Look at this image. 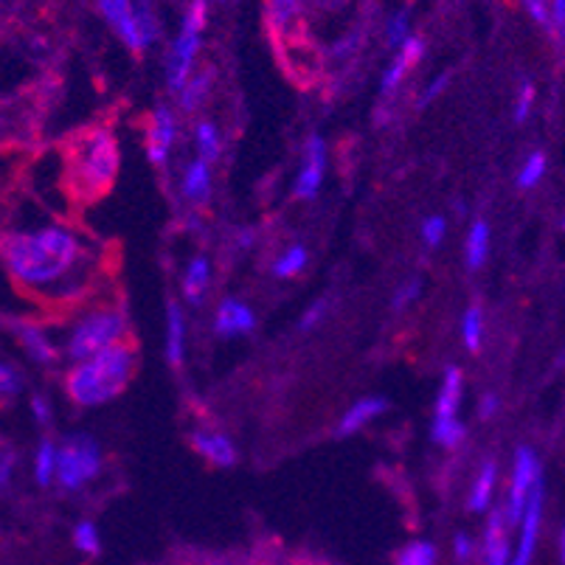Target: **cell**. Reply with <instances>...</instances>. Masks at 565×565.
Returning a JSON list of instances; mask_svg holds the SVG:
<instances>
[{
    "instance_id": "obj_25",
    "label": "cell",
    "mask_w": 565,
    "mask_h": 565,
    "mask_svg": "<svg viewBox=\"0 0 565 565\" xmlns=\"http://www.w3.org/2000/svg\"><path fill=\"white\" fill-rule=\"evenodd\" d=\"M212 79H214V71H200V74H194L192 79L186 82V87L181 90V107L183 110L192 113L194 107H200L205 102V96H209V90H212Z\"/></svg>"
},
{
    "instance_id": "obj_15",
    "label": "cell",
    "mask_w": 565,
    "mask_h": 565,
    "mask_svg": "<svg viewBox=\"0 0 565 565\" xmlns=\"http://www.w3.org/2000/svg\"><path fill=\"white\" fill-rule=\"evenodd\" d=\"M192 448L198 450L205 461H212V465H217V467H234V461H236L234 441L223 434L198 430V434H192Z\"/></svg>"
},
{
    "instance_id": "obj_17",
    "label": "cell",
    "mask_w": 565,
    "mask_h": 565,
    "mask_svg": "<svg viewBox=\"0 0 565 565\" xmlns=\"http://www.w3.org/2000/svg\"><path fill=\"white\" fill-rule=\"evenodd\" d=\"M186 354V318L181 305L169 301L167 307V361L172 366H181Z\"/></svg>"
},
{
    "instance_id": "obj_4",
    "label": "cell",
    "mask_w": 565,
    "mask_h": 565,
    "mask_svg": "<svg viewBox=\"0 0 565 565\" xmlns=\"http://www.w3.org/2000/svg\"><path fill=\"white\" fill-rule=\"evenodd\" d=\"M127 338V316L118 305H96L90 310H82L74 318L65 335L63 352L68 361L82 363L105 349L125 343Z\"/></svg>"
},
{
    "instance_id": "obj_39",
    "label": "cell",
    "mask_w": 565,
    "mask_h": 565,
    "mask_svg": "<svg viewBox=\"0 0 565 565\" xmlns=\"http://www.w3.org/2000/svg\"><path fill=\"white\" fill-rule=\"evenodd\" d=\"M534 96H537V90H534L532 82H523L515 99V121H526L534 107Z\"/></svg>"
},
{
    "instance_id": "obj_7",
    "label": "cell",
    "mask_w": 565,
    "mask_h": 565,
    "mask_svg": "<svg viewBox=\"0 0 565 565\" xmlns=\"http://www.w3.org/2000/svg\"><path fill=\"white\" fill-rule=\"evenodd\" d=\"M537 484H543L537 454L532 448H518L515 461H512L510 498H507V518H510V523H521L529 498L537 490Z\"/></svg>"
},
{
    "instance_id": "obj_44",
    "label": "cell",
    "mask_w": 565,
    "mask_h": 565,
    "mask_svg": "<svg viewBox=\"0 0 565 565\" xmlns=\"http://www.w3.org/2000/svg\"><path fill=\"white\" fill-rule=\"evenodd\" d=\"M552 32L557 40H565V0H552Z\"/></svg>"
},
{
    "instance_id": "obj_38",
    "label": "cell",
    "mask_w": 565,
    "mask_h": 565,
    "mask_svg": "<svg viewBox=\"0 0 565 565\" xmlns=\"http://www.w3.org/2000/svg\"><path fill=\"white\" fill-rule=\"evenodd\" d=\"M419 292H423V285H419V279H408L405 285H399V290L394 292V310H405V307L414 305L416 299H419Z\"/></svg>"
},
{
    "instance_id": "obj_20",
    "label": "cell",
    "mask_w": 565,
    "mask_h": 565,
    "mask_svg": "<svg viewBox=\"0 0 565 565\" xmlns=\"http://www.w3.org/2000/svg\"><path fill=\"white\" fill-rule=\"evenodd\" d=\"M461 394H465V377L456 366H450L441 380L439 399H436V416H456L461 405Z\"/></svg>"
},
{
    "instance_id": "obj_48",
    "label": "cell",
    "mask_w": 565,
    "mask_h": 565,
    "mask_svg": "<svg viewBox=\"0 0 565 565\" xmlns=\"http://www.w3.org/2000/svg\"><path fill=\"white\" fill-rule=\"evenodd\" d=\"M354 45H358V40H354V38L341 40V43L332 45V56H338V60H347V56L354 51Z\"/></svg>"
},
{
    "instance_id": "obj_3",
    "label": "cell",
    "mask_w": 565,
    "mask_h": 565,
    "mask_svg": "<svg viewBox=\"0 0 565 565\" xmlns=\"http://www.w3.org/2000/svg\"><path fill=\"white\" fill-rule=\"evenodd\" d=\"M118 172L116 138L107 130H90L71 150V183L79 198H99Z\"/></svg>"
},
{
    "instance_id": "obj_22",
    "label": "cell",
    "mask_w": 565,
    "mask_h": 565,
    "mask_svg": "<svg viewBox=\"0 0 565 565\" xmlns=\"http://www.w3.org/2000/svg\"><path fill=\"white\" fill-rule=\"evenodd\" d=\"M267 18L276 34L290 38L292 25L301 18V0H267Z\"/></svg>"
},
{
    "instance_id": "obj_6",
    "label": "cell",
    "mask_w": 565,
    "mask_h": 565,
    "mask_svg": "<svg viewBox=\"0 0 565 565\" xmlns=\"http://www.w3.org/2000/svg\"><path fill=\"white\" fill-rule=\"evenodd\" d=\"M102 470V450L90 436H71L60 448V470L56 481L65 490H82L87 481H94Z\"/></svg>"
},
{
    "instance_id": "obj_12",
    "label": "cell",
    "mask_w": 565,
    "mask_h": 565,
    "mask_svg": "<svg viewBox=\"0 0 565 565\" xmlns=\"http://www.w3.org/2000/svg\"><path fill=\"white\" fill-rule=\"evenodd\" d=\"M256 316L245 301L239 299H225L220 301L217 316H214V332L220 338H239L254 332Z\"/></svg>"
},
{
    "instance_id": "obj_26",
    "label": "cell",
    "mask_w": 565,
    "mask_h": 565,
    "mask_svg": "<svg viewBox=\"0 0 565 565\" xmlns=\"http://www.w3.org/2000/svg\"><path fill=\"white\" fill-rule=\"evenodd\" d=\"M430 436H434V441L445 445V448H459L461 439L467 436V428L461 425L459 416H436Z\"/></svg>"
},
{
    "instance_id": "obj_37",
    "label": "cell",
    "mask_w": 565,
    "mask_h": 565,
    "mask_svg": "<svg viewBox=\"0 0 565 565\" xmlns=\"http://www.w3.org/2000/svg\"><path fill=\"white\" fill-rule=\"evenodd\" d=\"M23 388V377H20V369H14L12 363H3L0 366V392H3V397H14V394Z\"/></svg>"
},
{
    "instance_id": "obj_21",
    "label": "cell",
    "mask_w": 565,
    "mask_h": 565,
    "mask_svg": "<svg viewBox=\"0 0 565 565\" xmlns=\"http://www.w3.org/2000/svg\"><path fill=\"white\" fill-rule=\"evenodd\" d=\"M487 254H490V223H487V220H476V223L470 225V231H467V267H470V270H479V267L484 265Z\"/></svg>"
},
{
    "instance_id": "obj_24",
    "label": "cell",
    "mask_w": 565,
    "mask_h": 565,
    "mask_svg": "<svg viewBox=\"0 0 565 565\" xmlns=\"http://www.w3.org/2000/svg\"><path fill=\"white\" fill-rule=\"evenodd\" d=\"M56 470H60V448L54 441H43L34 454V479L40 487H49L56 479Z\"/></svg>"
},
{
    "instance_id": "obj_43",
    "label": "cell",
    "mask_w": 565,
    "mask_h": 565,
    "mask_svg": "<svg viewBox=\"0 0 565 565\" xmlns=\"http://www.w3.org/2000/svg\"><path fill=\"white\" fill-rule=\"evenodd\" d=\"M32 416L38 419V425H49L51 419H54L51 403L43 397V394H34V397H32Z\"/></svg>"
},
{
    "instance_id": "obj_13",
    "label": "cell",
    "mask_w": 565,
    "mask_h": 565,
    "mask_svg": "<svg viewBox=\"0 0 565 565\" xmlns=\"http://www.w3.org/2000/svg\"><path fill=\"white\" fill-rule=\"evenodd\" d=\"M12 332H14V338L20 341V347L32 354L38 363H54L56 361V354L60 352H56L54 341H51V335L45 332V327H40V323H34V321H25V318H18V321H12Z\"/></svg>"
},
{
    "instance_id": "obj_23",
    "label": "cell",
    "mask_w": 565,
    "mask_h": 565,
    "mask_svg": "<svg viewBox=\"0 0 565 565\" xmlns=\"http://www.w3.org/2000/svg\"><path fill=\"white\" fill-rule=\"evenodd\" d=\"M495 481H498V467L492 465V461H487V465L481 467L476 484H472L470 495H467V507H470L472 512L490 510L492 492H495Z\"/></svg>"
},
{
    "instance_id": "obj_14",
    "label": "cell",
    "mask_w": 565,
    "mask_h": 565,
    "mask_svg": "<svg viewBox=\"0 0 565 565\" xmlns=\"http://www.w3.org/2000/svg\"><path fill=\"white\" fill-rule=\"evenodd\" d=\"M507 512L492 510L490 512V523H487V534H484V563L487 565H512V552L510 543H507Z\"/></svg>"
},
{
    "instance_id": "obj_10",
    "label": "cell",
    "mask_w": 565,
    "mask_h": 565,
    "mask_svg": "<svg viewBox=\"0 0 565 565\" xmlns=\"http://www.w3.org/2000/svg\"><path fill=\"white\" fill-rule=\"evenodd\" d=\"M102 18L116 29V34L125 40L127 49L143 51L141 32H138V18H136V0H96Z\"/></svg>"
},
{
    "instance_id": "obj_9",
    "label": "cell",
    "mask_w": 565,
    "mask_h": 565,
    "mask_svg": "<svg viewBox=\"0 0 565 565\" xmlns=\"http://www.w3.org/2000/svg\"><path fill=\"white\" fill-rule=\"evenodd\" d=\"M174 138H178V118L169 107H158L150 116V127H147V156L156 167H167Z\"/></svg>"
},
{
    "instance_id": "obj_45",
    "label": "cell",
    "mask_w": 565,
    "mask_h": 565,
    "mask_svg": "<svg viewBox=\"0 0 565 565\" xmlns=\"http://www.w3.org/2000/svg\"><path fill=\"white\" fill-rule=\"evenodd\" d=\"M498 408H501V399H498L495 394H487L479 405V416L481 419H492V416L498 414Z\"/></svg>"
},
{
    "instance_id": "obj_33",
    "label": "cell",
    "mask_w": 565,
    "mask_h": 565,
    "mask_svg": "<svg viewBox=\"0 0 565 565\" xmlns=\"http://www.w3.org/2000/svg\"><path fill=\"white\" fill-rule=\"evenodd\" d=\"M543 172H546V156L543 152H532L526 158V163L518 172V186L521 189H534L543 181Z\"/></svg>"
},
{
    "instance_id": "obj_49",
    "label": "cell",
    "mask_w": 565,
    "mask_h": 565,
    "mask_svg": "<svg viewBox=\"0 0 565 565\" xmlns=\"http://www.w3.org/2000/svg\"><path fill=\"white\" fill-rule=\"evenodd\" d=\"M563 563H565V532H563Z\"/></svg>"
},
{
    "instance_id": "obj_31",
    "label": "cell",
    "mask_w": 565,
    "mask_h": 565,
    "mask_svg": "<svg viewBox=\"0 0 565 565\" xmlns=\"http://www.w3.org/2000/svg\"><path fill=\"white\" fill-rule=\"evenodd\" d=\"M136 18H138V32H141L143 49H150L158 40V18L152 12L150 0H136Z\"/></svg>"
},
{
    "instance_id": "obj_47",
    "label": "cell",
    "mask_w": 565,
    "mask_h": 565,
    "mask_svg": "<svg viewBox=\"0 0 565 565\" xmlns=\"http://www.w3.org/2000/svg\"><path fill=\"white\" fill-rule=\"evenodd\" d=\"M12 465H14V456L9 454V450H3V456H0V484H3V490L9 487V476H12Z\"/></svg>"
},
{
    "instance_id": "obj_28",
    "label": "cell",
    "mask_w": 565,
    "mask_h": 565,
    "mask_svg": "<svg viewBox=\"0 0 565 565\" xmlns=\"http://www.w3.org/2000/svg\"><path fill=\"white\" fill-rule=\"evenodd\" d=\"M307 259H310V256H307L305 245H290V248L274 262V274L279 276V279H292V276H299L301 270H305Z\"/></svg>"
},
{
    "instance_id": "obj_29",
    "label": "cell",
    "mask_w": 565,
    "mask_h": 565,
    "mask_svg": "<svg viewBox=\"0 0 565 565\" xmlns=\"http://www.w3.org/2000/svg\"><path fill=\"white\" fill-rule=\"evenodd\" d=\"M481 335H484V316H481L479 307H470L461 318V341L470 352H479Z\"/></svg>"
},
{
    "instance_id": "obj_42",
    "label": "cell",
    "mask_w": 565,
    "mask_h": 565,
    "mask_svg": "<svg viewBox=\"0 0 565 565\" xmlns=\"http://www.w3.org/2000/svg\"><path fill=\"white\" fill-rule=\"evenodd\" d=\"M448 79H450L448 74H439V76H434V79L428 82V87H425V94L419 96V107H428L430 102H434L436 96H439L441 90H445V87H448Z\"/></svg>"
},
{
    "instance_id": "obj_8",
    "label": "cell",
    "mask_w": 565,
    "mask_h": 565,
    "mask_svg": "<svg viewBox=\"0 0 565 565\" xmlns=\"http://www.w3.org/2000/svg\"><path fill=\"white\" fill-rule=\"evenodd\" d=\"M323 174H327V141L321 136H310L305 147V161H301L299 174H296L292 194L299 200H312L321 192Z\"/></svg>"
},
{
    "instance_id": "obj_46",
    "label": "cell",
    "mask_w": 565,
    "mask_h": 565,
    "mask_svg": "<svg viewBox=\"0 0 565 565\" xmlns=\"http://www.w3.org/2000/svg\"><path fill=\"white\" fill-rule=\"evenodd\" d=\"M454 552H456V557H459V559H470L472 557V541L467 537V534H456Z\"/></svg>"
},
{
    "instance_id": "obj_16",
    "label": "cell",
    "mask_w": 565,
    "mask_h": 565,
    "mask_svg": "<svg viewBox=\"0 0 565 565\" xmlns=\"http://www.w3.org/2000/svg\"><path fill=\"white\" fill-rule=\"evenodd\" d=\"M388 403L383 397H363L341 416V423H338V434L341 436H352L354 430L366 428L372 419H377L380 414H385Z\"/></svg>"
},
{
    "instance_id": "obj_27",
    "label": "cell",
    "mask_w": 565,
    "mask_h": 565,
    "mask_svg": "<svg viewBox=\"0 0 565 565\" xmlns=\"http://www.w3.org/2000/svg\"><path fill=\"white\" fill-rule=\"evenodd\" d=\"M194 143H198L200 158H205V161H214L223 152V136H220V130L212 121H198V127H194Z\"/></svg>"
},
{
    "instance_id": "obj_30",
    "label": "cell",
    "mask_w": 565,
    "mask_h": 565,
    "mask_svg": "<svg viewBox=\"0 0 565 565\" xmlns=\"http://www.w3.org/2000/svg\"><path fill=\"white\" fill-rule=\"evenodd\" d=\"M397 565H436V546L428 541H414L397 554Z\"/></svg>"
},
{
    "instance_id": "obj_11",
    "label": "cell",
    "mask_w": 565,
    "mask_h": 565,
    "mask_svg": "<svg viewBox=\"0 0 565 565\" xmlns=\"http://www.w3.org/2000/svg\"><path fill=\"white\" fill-rule=\"evenodd\" d=\"M543 518V484L532 492L526 503V512L521 518V537H518V548L512 554V565H529L534 557V546H537V532H541Z\"/></svg>"
},
{
    "instance_id": "obj_50",
    "label": "cell",
    "mask_w": 565,
    "mask_h": 565,
    "mask_svg": "<svg viewBox=\"0 0 565 565\" xmlns=\"http://www.w3.org/2000/svg\"><path fill=\"white\" fill-rule=\"evenodd\" d=\"M220 3H223V0H220Z\"/></svg>"
},
{
    "instance_id": "obj_1",
    "label": "cell",
    "mask_w": 565,
    "mask_h": 565,
    "mask_svg": "<svg viewBox=\"0 0 565 565\" xmlns=\"http://www.w3.org/2000/svg\"><path fill=\"white\" fill-rule=\"evenodd\" d=\"M3 262L14 285L49 307L85 301L99 274L94 250L63 223L9 228L3 236Z\"/></svg>"
},
{
    "instance_id": "obj_2",
    "label": "cell",
    "mask_w": 565,
    "mask_h": 565,
    "mask_svg": "<svg viewBox=\"0 0 565 565\" xmlns=\"http://www.w3.org/2000/svg\"><path fill=\"white\" fill-rule=\"evenodd\" d=\"M132 372H136V349L127 341L116 343V347L76 363L65 377V392L82 408H96L125 392Z\"/></svg>"
},
{
    "instance_id": "obj_41",
    "label": "cell",
    "mask_w": 565,
    "mask_h": 565,
    "mask_svg": "<svg viewBox=\"0 0 565 565\" xmlns=\"http://www.w3.org/2000/svg\"><path fill=\"white\" fill-rule=\"evenodd\" d=\"M526 12L534 23L552 29V0H526Z\"/></svg>"
},
{
    "instance_id": "obj_34",
    "label": "cell",
    "mask_w": 565,
    "mask_h": 565,
    "mask_svg": "<svg viewBox=\"0 0 565 565\" xmlns=\"http://www.w3.org/2000/svg\"><path fill=\"white\" fill-rule=\"evenodd\" d=\"M385 38H388V45H392V49H403L405 40L411 38L408 12L392 14V20H388V25H385Z\"/></svg>"
},
{
    "instance_id": "obj_32",
    "label": "cell",
    "mask_w": 565,
    "mask_h": 565,
    "mask_svg": "<svg viewBox=\"0 0 565 565\" xmlns=\"http://www.w3.org/2000/svg\"><path fill=\"white\" fill-rule=\"evenodd\" d=\"M411 68H414V63H411L408 56L399 54L397 60H394V63L383 71V76H380V94L383 96L394 94V90L399 87V82L405 79V74H408Z\"/></svg>"
},
{
    "instance_id": "obj_19",
    "label": "cell",
    "mask_w": 565,
    "mask_h": 565,
    "mask_svg": "<svg viewBox=\"0 0 565 565\" xmlns=\"http://www.w3.org/2000/svg\"><path fill=\"white\" fill-rule=\"evenodd\" d=\"M209 285H212V265H209L205 256H194V259L189 262L186 274H183V299H186L189 305H200L205 290H209Z\"/></svg>"
},
{
    "instance_id": "obj_18",
    "label": "cell",
    "mask_w": 565,
    "mask_h": 565,
    "mask_svg": "<svg viewBox=\"0 0 565 565\" xmlns=\"http://www.w3.org/2000/svg\"><path fill=\"white\" fill-rule=\"evenodd\" d=\"M212 194V167L205 158H194L183 172V198L189 203H205Z\"/></svg>"
},
{
    "instance_id": "obj_35",
    "label": "cell",
    "mask_w": 565,
    "mask_h": 565,
    "mask_svg": "<svg viewBox=\"0 0 565 565\" xmlns=\"http://www.w3.org/2000/svg\"><path fill=\"white\" fill-rule=\"evenodd\" d=\"M74 543L82 554H99L102 543H99V532L90 521H82L79 526L74 529Z\"/></svg>"
},
{
    "instance_id": "obj_5",
    "label": "cell",
    "mask_w": 565,
    "mask_h": 565,
    "mask_svg": "<svg viewBox=\"0 0 565 565\" xmlns=\"http://www.w3.org/2000/svg\"><path fill=\"white\" fill-rule=\"evenodd\" d=\"M205 20H209L205 0H192L181 20V34L174 38L172 49H169L167 82L172 90H178V94H181L183 87H186V82L194 76V60H198Z\"/></svg>"
},
{
    "instance_id": "obj_36",
    "label": "cell",
    "mask_w": 565,
    "mask_h": 565,
    "mask_svg": "<svg viewBox=\"0 0 565 565\" xmlns=\"http://www.w3.org/2000/svg\"><path fill=\"white\" fill-rule=\"evenodd\" d=\"M445 234H448V220L439 217V214H434V217H428L423 223V239L428 248H439Z\"/></svg>"
},
{
    "instance_id": "obj_40",
    "label": "cell",
    "mask_w": 565,
    "mask_h": 565,
    "mask_svg": "<svg viewBox=\"0 0 565 565\" xmlns=\"http://www.w3.org/2000/svg\"><path fill=\"white\" fill-rule=\"evenodd\" d=\"M327 310H330V307H327V299H318V301H312V305L307 307V312H305V316H301V321H299V330L310 332L312 327H318V323L323 321V316H327Z\"/></svg>"
}]
</instances>
